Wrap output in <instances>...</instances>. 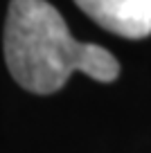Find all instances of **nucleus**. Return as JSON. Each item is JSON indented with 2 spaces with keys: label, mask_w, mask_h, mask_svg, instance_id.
I'll return each mask as SVG.
<instances>
[{
  "label": "nucleus",
  "mask_w": 151,
  "mask_h": 153,
  "mask_svg": "<svg viewBox=\"0 0 151 153\" xmlns=\"http://www.w3.org/2000/svg\"><path fill=\"white\" fill-rule=\"evenodd\" d=\"M99 27L117 36L147 38L151 34V0H75Z\"/></svg>",
  "instance_id": "obj_2"
},
{
  "label": "nucleus",
  "mask_w": 151,
  "mask_h": 153,
  "mask_svg": "<svg viewBox=\"0 0 151 153\" xmlns=\"http://www.w3.org/2000/svg\"><path fill=\"white\" fill-rule=\"evenodd\" d=\"M5 61L11 76L29 92L50 95L75 70L102 83L115 81L120 63L102 45L81 43L47 0H11L5 23Z\"/></svg>",
  "instance_id": "obj_1"
}]
</instances>
